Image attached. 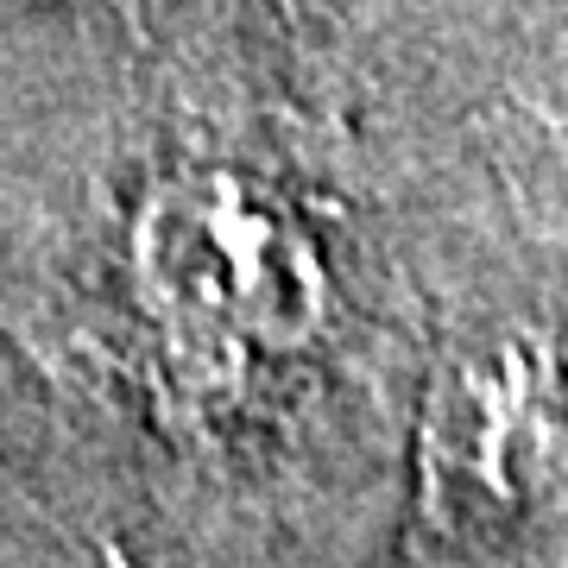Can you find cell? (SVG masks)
Returning a JSON list of instances; mask_svg holds the SVG:
<instances>
[{
	"mask_svg": "<svg viewBox=\"0 0 568 568\" xmlns=\"http://www.w3.org/2000/svg\"><path fill=\"white\" fill-rule=\"evenodd\" d=\"M145 310L203 347L297 354L328 316V265L272 183L196 164L164 178L133 222Z\"/></svg>",
	"mask_w": 568,
	"mask_h": 568,
	"instance_id": "1",
	"label": "cell"
},
{
	"mask_svg": "<svg viewBox=\"0 0 568 568\" xmlns=\"http://www.w3.org/2000/svg\"><path fill=\"white\" fill-rule=\"evenodd\" d=\"M556 398L549 366L537 347L499 342L487 354H467L443 379L429 405V480L455 518H518L530 499H544L556 474Z\"/></svg>",
	"mask_w": 568,
	"mask_h": 568,
	"instance_id": "2",
	"label": "cell"
},
{
	"mask_svg": "<svg viewBox=\"0 0 568 568\" xmlns=\"http://www.w3.org/2000/svg\"><path fill=\"white\" fill-rule=\"evenodd\" d=\"M171 7H183V13H272L284 0H171Z\"/></svg>",
	"mask_w": 568,
	"mask_h": 568,
	"instance_id": "3",
	"label": "cell"
}]
</instances>
